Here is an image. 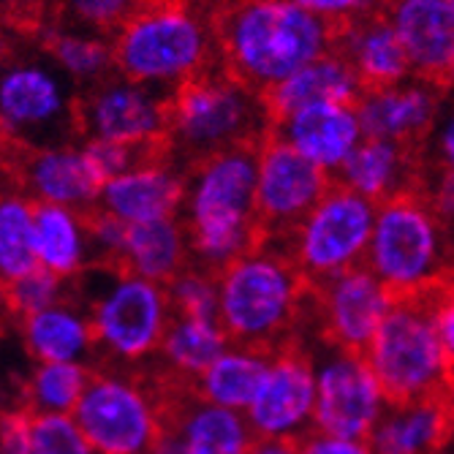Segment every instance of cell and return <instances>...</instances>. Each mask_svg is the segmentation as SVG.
Listing matches in <instances>:
<instances>
[{
	"label": "cell",
	"instance_id": "obj_15",
	"mask_svg": "<svg viewBox=\"0 0 454 454\" xmlns=\"http://www.w3.org/2000/svg\"><path fill=\"white\" fill-rule=\"evenodd\" d=\"M333 175H326L292 145L270 134L262 145L256 185V207L264 237L262 242L283 245L324 199V193L333 188Z\"/></svg>",
	"mask_w": 454,
	"mask_h": 454
},
{
	"label": "cell",
	"instance_id": "obj_38",
	"mask_svg": "<svg viewBox=\"0 0 454 454\" xmlns=\"http://www.w3.org/2000/svg\"><path fill=\"white\" fill-rule=\"evenodd\" d=\"M33 454H96L74 417H33Z\"/></svg>",
	"mask_w": 454,
	"mask_h": 454
},
{
	"label": "cell",
	"instance_id": "obj_28",
	"mask_svg": "<svg viewBox=\"0 0 454 454\" xmlns=\"http://www.w3.org/2000/svg\"><path fill=\"white\" fill-rule=\"evenodd\" d=\"M229 346L231 340L218 318L175 316L155 356V373L175 384L193 387Z\"/></svg>",
	"mask_w": 454,
	"mask_h": 454
},
{
	"label": "cell",
	"instance_id": "obj_13",
	"mask_svg": "<svg viewBox=\"0 0 454 454\" xmlns=\"http://www.w3.org/2000/svg\"><path fill=\"white\" fill-rule=\"evenodd\" d=\"M169 104L172 90L122 79L114 74L101 85L76 93L79 142H120V145H169Z\"/></svg>",
	"mask_w": 454,
	"mask_h": 454
},
{
	"label": "cell",
	"instance_id": "obj_33",
	"mask_svg": "<svg viewBox=\"0 0 454 454\" xmlns=\"http://www.w3.org/2000/svg\"><path fill=\"white\" fill-rule=\"evenodd\" d=\"M35 44L44 50L82 90L101 85L104 79H112L117 74L112 41H104L96 35H82L74 30H47L35 38Z\"/></svg>",
	"mask_w": 454,
	"mask_h": 454
},
{
	"label": "cell",
	"instance_id": "obj_10",
	"mask_svg": "<svg viewBox=\"0 0 454 454\" xmlns=\"http://www.w3.org/2000/svg\"><path fill=\"white\" fill-rule=\"evenodd\" d=\"M376 215L379 204L335 180L280 247L310 286H321L348 270L364 267Z\"/></svg>",
	"mask_w": 454,
	"mask_h": 454
},
{
	"label": "cell",
	"instance_id": "obj_2",
	"mask_svg": "<svg viewBox=\"0 0 454 454\" xmlns=\"http://www.w3.org/2000/svg\"><path fill=\"white\" fill-rule=\"evenodd\" d=\"M262 145L215 153L185 172L180 218L191 239L193 267L218 275L262 245L256 207Z\"/></svg>",
	"mask_w": 454,
	"mask_h": 454
},
{
	"label": "cell",
	"instance_id": "obj_21",
	"mask_svg": "<svg viewBox=\"0 0 454 454\" xmlns=\"http://www.w3.org/2000/svg\"><path fill=\"white\" fill-rule=\"evenodd\" d=\"M280 142L292 145L300 155L313 160L318 169L338 177L354 150L367 139L356 104L324 101L313 104L270 131Z\"/></svg>",
	"mask_w": 454,
	"mask_h": 454
},
{
	"label": "cell",
	"instance_id": "obj_40",
	"mask_svg": "<svg viewBox=\"0 0 454 454\" xmlns=\"http://www.w3.org/2000/svg\"><path fill=\"white\" fill-rule=\"evenodd\" d=\"M451 104H446L441 109V117L435 122V131L427 142L425 150V160H427V175H441V177H451L454 180V90L449 93Z\"/></svg>",
	"mask_w": 454,
	"mask_h": 454
},
{
	"label": "cell",
	"instance_id": "obj_4",
	"mask_svg": "<svg viewBox=\"0 0 454 454\" xmlns=\"http://www.w3.org/2000/svg\"><path fill=\"white\" fill-rule=\"evenodd\" d=\"M270 131L262 98L231 79L221 60L172 90L169 150L175 167L183 172L215 153L262 145Z\"/></svg>",
	"mask_w": 454,
	"mask_h": 454
},
{
	"label": "cell",
	"instance_id": "obj_11",
	"mask_svg": "<svg viewBox=\"0 0 454 454\" xmlns=\"http://www.w3.org/2000/svg\"><path fill=\"white\" fill-rule=\"evenodd\" d=\"M76 93L38 60H14L0 82L4 142L22 147L82 145L76 131Z\"/></svg>",
	"mask_w": 454,
	"mask_h": 454
},
{
	"label": "cell",
	"instance_id": "obj_39",
	"mask_svg": "<svg viewBox=\"0 0 454 454\" xmlns=\"http://www.w3.org/2000/svg\"><path fill=\"white\" fill-rule=\"evenodd\" d=\"M88 229H90V247H93V264L104 267H120L122 251H126V237H129V223L120 218L93 210L88 213Z\"/></svg>",
	"mask_w": 454,
	"mask_h": 454
},
{
	"label": "cell",
	"instance_id": "obj_23",
	"mask_svg": "<svg viewBox=\"0 0 454 454\" xmlns=\"http://www.w3.org/2000/svg\"><path fill=\"white\" fill-rule=\"evenodd\" d=\"M425 172V150L384 139H364L335 180L373 204H384L389 199L422 191Z\"/></svg>",
	"mask_w": 454,
	"mask_h": 454
},
{
	"label": "cell",
	"instance_id": "obj_9",
	"mask_svg": "<svg viewBox=\"0 0 454 454\" xmlns=\"http://www.w3.org/2000/svg\"><path fill=\"white\" fill-rule=\"evenodd\" d=\"M74 422L96 454H153L167 433V387L158 373L96 367Z\"/></svg>",
	"mask_w": 454,
	"mask_h": 454
},
{
	"label": "cell",
	"instance_id": "obj_47",
	"mask_svg": "<svg viewBox=\"0 0 454 454\" xmlns=\"http://www.w3.org/2000/svg\"><path fill=\"white\" fill-rule=\"evenodd\" d=\"M153 454H183V451H180L177 441H175L169 433H163V435H160V441H158V446L153 449Z\"/></svg>",
	"mask_w": 454,
	"mask_h": 454
},
{
	"label": "cell",
	"instance_id": "obj_22",
	"mask_svg": "<svg viewBox=\"0 0 454 454\" xmlns=\"http://www.w3.org/2000/svg\"><path fill=\"white\" fill-rule=\"evenodd\" d=\"M333 52L351 66L362 93H379L411 79L405 47L389 14L381 9L351 17Z\"/></svg>",
	"mask_w": 454,
	"mask_h": 454
},
{
	"label": "cell",
	"instance_id": "obj_32",
	"mask_svg": "<svg viewBox=\"0 0 454 454\" xmlns=\"http://www.w3.org/2000/svg\"><path fill=\"white\" fill-rule=\"evenodd\" d=\"M93 381L90 364L52 362L33 364L20 389V408L30 417H74Z\"/></svg>",
	"mask_w": 454,
	"mask_h": 454
},
{
	"label": "cell",
	"instance_id": "obj_50",
	"mask_svg": "<svg viewBox=\"0 0 454 454\" xmlns=\"http://www.w3.org/2000/svg\"><path fill=\"white\" fill-rule=\"evenodd\" d=\"M451 6H454V0H451Z\"/></svg>",
	"mask_w": 454,
	"mask_h": 454
},
{
	"label": "cell",
	"instance_id": "obj_14",
	"mask_svg": "<svg viewBox=\"0 0 454 454\" xmlns=\"http://www.w3.org/2000/svg\"><path fill=\"white\" fill-rule=\"evenodd\" d=\"M395 300L373 270L356 267L321 286H310L308 324H313L318 343L364 354Z\"/></svg>",
	"mask_w": 454,
	"mask_h": 454
},
{
	"label": "cell",
	"instance_id": "obj_35",
	"mask_svg": "<svg viewBox=\"0 0 454 454\" xmlns=\"http://www.w3.org/2000/svg\"><path fill=\"white\" fill-rule=\"evenodd\" d=\"M35 270V204L20 191H9L0 204V275H4V286Z\"/></svg>",
	"mask_w": 454,
	"mask_h": 454
},
{
	"label": "cell",
	"instance_id": "obj_3",
	"mask_svg": "<svg viewBox=\"0 0 454 454\" xmlns=\"http://www.w3.org/2000/svg\"><path fill=\"white\" fill-rule=\"evenodd\" d=\"M310 283L280 245L262 242L218 272V321L237 346L280 351L300 343Z\"/></svg>",
	"mask_w": 454,
	"mask_h": 454
},
{
	"label": "cell",
	"instance_id": "obj_41",
	"mask_svg": "<svg viewBox=\"0 0 454 454\" xmlns=\"http://www.w3.org/2000/svg\"><path fill=\"white\" fill-rule=\"evenodd\" d=\"M58 0H4V20L12 30L35 33L55 27Z\"/></svg>",
	"mask_w": 454,
	"mask_h": 454
},
{
	"label": "cell",
	"instance_id": "obj_17",
	"mask_svg": "<svg viewBox=\"0 0 454 454\" xmlns=\"http://www.w3.org/2000/svg\"><path fill=\"white\" fill-rule=\"evenodd\" d=\"M4 167L6 177L14 180V191L33 204H58L79 213L98 210L104 183L82 145L22 147L4 142Z\"/></svg>",
	"mask_w": 454,
	"mask_h": 454
},
{
	"label": "cell",
	"instance_id": "obj_36",
	"mask_svg": "<svg viewBox=\"0 0 454 454\" xmlns=\"http://www.w3.org/2000/svg\"><path fill=\"white\" fill-rule=\"evenodd\" d=\"M71 294H74V283L71 280H63V278L41 270V267L35 272L4 286L6 308L12 310V316L17 321L33 316L38 310H47V308L68 300Z\"/></svg>",
	"mask_w": 454,
	"mask_h": 454
},
{
	"label": "cell",
	"instance_id": "obj_46",
	"mask_svg": "<svg viewBox=\"0 0 454 454\" xmlns=\"http://www.w3.org/2000/svg\"><path fill=\"white\" fill-rule=\"evenodd\" d=\"M247 454H300V443L278 441V438H256L254 449Z\"/></svg>",
	"mask_w": 454,
	"mask_h": 454
},
{
	"label": "cell",
	"instance_id": "obj_26",
	"mask_svg": "<svg viewBox=\"0 0 454 454\" xmlns=\"http://www.w3.org/2000/svg\"><path fill=\"white\" fill-rule=\"evenodd\" d=\"M454 435V395L392 403L370 435L376 454H443Z\"/></svg>",
	"mask_w": 454,
	"mask_h": 454
},
{
	"label": "cell",
	"instance_id": "obj_18",
	"mask_svg": "<svg viewBox=\"0 0 454 454\" xmlns=\"http://www.w3.org/2000/svg\"><path fill=\"white\" fill-rule=\"evenodd\" d=\"M389 14L411 76L449 96L454 90V6L451 0H392Z\"/></svg>",
	"mask_w": 454,
	"mask_h": 454
},
{
	"label": "cell",
	"instance_id": "obj_31",
	"mask_svg": "<svg viewBox=\"0 0 454 454\" xmlns=\"http://www.w3.org/2000/svg\"><path fill=\"white\" fill-rule=\"evenodd\" d=\"M270 364H272V351L231 343L207 373L193 384V392L213 405L247 414V408L254 405L267 379Z\"/></svg>",
	"mask_w": 454,
	"mask_h": 454
},
{
	"label": "cell",
	"instance_id": "obj_19",
	"mask_svg": "<svg viewBox=\"0 0 454 454\" xmlns=\"http://www.w3.org/2000/svg\"><path fill=\"white\" fill-rule=\"evenodd\" d=\"M163 379V376H160ZM167 387V433L183 454H247L256 433L239 411L201 400L193 387L163 379Z\"/></svg>",
	"mask_w": 454,
	"mask_h": 454
},
{
	"label": "cell",
	"instance_id": "obj_5",
	"mask_svg": "<svg viewBox=\"0 0 454 454\" xmlns=\"http://www.w3.org/2000/svg\"><path fill=\"white\" fill-rule=\"evenodd\" d=\"M74 297L90 313L101 359L134 370L155 362L175 318L167 286L120 267L93 264L74 280Z\"/></svg>",
	"mask_w": 454,
	"mask_h": 454
},
{
	"label": "cell",
	"instance_id": "obj_44",
	"mask_svg": "<svg viewBox=\"0 0 454 454\" xmlns=\"http://www.w3.org/2000/svg\"><path fill=\"white\" fill-rule=\"evenodd\" d=\"M300 454H376V449L370 441L338 438L313 430L305 441H300Z\"/></svg>",
	"mask_w": 454,
	"mask_h": 454
},
{
	"label": "cell",
	"instance_id": "obj_30",
	"mask_svg": "<svg viewBox=\"0 0 454 454\" xmlns=\"http://www.w3.org/2000/svg\"><path fill=\"white\" fill-rule=\"evenodd\" d=\"M191 264V239L180 215L129 226L120 270H129L145 280L169 286Z\"/></svg>",
	"mask_w": 454,
	"mask_h": 454
},
{
	"label": "cell",
	"instance_id": "obj_48",
	"mask_svg": "<svg viewBox=\"0 0 454 454\" xmlns=\"http://www.w3.org/2000/svg\"><path fill=\"white\" fill-rule=\"evenodd\" d=\"M443 454H454V435H451V441H449V446H446V451Z\"/></svg>",
	"mask_w": 454,
	"mask_h": 454
},
{
	"label": "cell",
	"instance_id": "obj_42",
	"mask_svg": "<svg viewBox=\"0 0 454 454\" xmlns=\"http://www.w3.org/2000/svg\"><path fill=\"white\" fill-rule=\"evenodd\" d=\"M430 300H433V310H435L438 335H441L443 351L449 356L451 376H454V275L435 288Z\"/></svg>",
	"mask_w": 454,
	"mask_h": 454
},
{
	"label": "cell",
	"instance_id": "obj_49",
	"mask_svg": "<svg viewBox=\"0 0 454 454\" xmlns=\"http://www.w3.org/2000/svg\"><path fill=\"white\" fill-rule=\"evenodd\" d=\"M392 4V0H379V9H384V6H389Z\"/></svg>",
	"mask_w": 454,
	"mask_h": 454
},
{
	"label": "cell",
	"instance_id": "obj_8",
	"mask_svg": "<svg viewBox=\"0 0 454 454\" xmlns=\"http://www.w3.org/2000/svg\"><path fill=\"white\" fill-rule=\"evenodd\" d=\"M389 403L451 397L454 376L443 351L430 294L397 297L364 351Z\"/></svg>",
	"mask_w": 454,
	"mask_h": 454
},
{
	"label": "cell",
	"instance_id": "obj_37",
	"mask_svg": "<svg viewBox=\"0 0 454 454\" xmlns=\"http://www.w3.org/2000/svg\"><path fill=\"white\" fill-rule=\"evenodd\" d=\"M169 302L175 316L218 318V275L201 267H188L169 286Z\"/></svg>",
	"mask_w": 454,
	"mask_h": 454
},
{
	"label": "cell",
	"instance_id": "obj_24",
	"mask_svg": "<svg viewBox=\"0 0 454 454\" xmlns=\"http://www.w3.org/2000/svg\"><path fill=\"white\" fill-rule=\"evenodd\" d=\"M185 201V172L172 160L150 163L104 185L98 210L120 218L122 223H150L177 218Z\"/></svg>",
	"mask_w": 454,
	"mask_h": 454
},
{
	"label": "cell",
	"instance_id": "obj_1",
	"mask_svg": "<svg viewBox=\"0 0 454 454\" xmlns=\"http://www.w3.org/2000/svg\"><path fill=\"white\" fill-rule=\"evenodd\" d=\"M348 20H326L288 0H226L207 14L223 68L259 98L333 52Z\"/></svg>",
	"mask_w": 454,
	"mask_h": 454
},
{
	"label": "cell",
	"instance_id": "obj_25",
	"mask_svg": "<svg viewBox=\"0 0 454 454\" xmlns=\"http://www.w3.org/2000/svg\"><path fill=\"white\" fill-rule=\"evenodd\" d=\"M17 333L33 364H52V362L90 364L98 356L90 313L74 294L47 310L20 318Z\"/></svg>",
	"mask_w": 454,
	"mask_h": 454
},
{
	"label": "cell",
	"instance_id": "obj_16",
	"mask_svg": "<svg viewBox=\"0 0 454 454\" xmlns=\"http://www.w3.org/2000/svg\"><path fill=\"white\" fill-rule=\"evenodd\" d=\"M316 359L300 340L272 354L267 379L247 408L256 438L305 441L316 430Z\"/></svg>",
	"mask_w": 454,
	"mask_h": 454
},
{
	"label": "cell",
	"instance_id": "obj_29",
	"mask_svg": "<svg viewBox=\"0 0 454 454\" xmlns=\"http://www.w3.org/2000/svg\"><path fill=\"white\" fill-rule=\"evenodd\" d=\"M38 267L63 280H76L93 267L88 213L58 204H35Z\"/></svg>",
	"mask_w": 454,
	"mask_h": 454
},
{
	"label": "cell",
	"instance_id": "obj_27",
	"mask_svg": "<svg viewBox=\"0 0 454 454\" xmlns=\"http://www.w3.org/2000/svg\"><path fill=\"white\" fill-rule=\"evenodd\" d=\"M359 98H362V88L356 82V74L340 55L329 52L308 63L302 71L288 76L280 85H275L270 93H264L262 104L270 117V129H275L278 122L288 120L292 114L313 104H324V101L359 104Z\"/></svg>",
	"mask_w": 454,
	"mask_h": 454
},
{
	"label": "cell",
	"instance_id": "obj_45",
	"mask_svg": "<svg viewBox=\"0 0 454 454\" xmlns=\"http://www.w3.org/2000/svg\"><path fill=\"white\" fill-rule=\"evenodd\" d=\"M305 12L321 14L326 20H348V17H359L364 12L379 9V0H288Z\"/></svg>",
	"mask_w": 454,
	"mask_h": 454
},
{
	"label": "cell",
	"instance_id": "obj_34",
	"mask_svg": "<svg viewBox=\"0 0 454 454\" xmlns=\"http://www.w3.org/2000/svg\"><path fill=\"white\" fill-rule=\"evenodd\" d=\"M167 4L175 0H58L52 30L85 27L96 38L114 41L129 25Z\"/></svg>",
	"mask_w": 454,
	"mask_h": 454
},
{
	"label": "cell",
	"instance_id": "obj_6",
	"mask_svg": "<svg viewBox=\"0 0 454 454\" xmlns=\"http://www.w3.org/2000/svg\"><path fill=\"white\" fill-rule=\"evenodd\" d=\"M364 267L395 297L433 294L454 275V231L422 191L379 204Z\"/></svg>",
	"mask_w": 454,
	"mask_h": 454
},
{
	"label": "cell",
	"instance_id": "obj_43",
	"mask_svg": "<svg viewBox=\"0 0 454 454\" xmlns=\"http://www.w3.org/2000/svg\"><path fill=\"white\" fill-rule=\"evenodd\" d=\"M33 417L25 408L6 411L0 427V454H33Z\"/></svg>",
	"mask_w": 454,
	"mask_h": 454
},
{
	"label": "cell",
	"instance_id": "obj_20",
	"mask_svg": "<svg viewBox=\"0 0 454 454\" xmlns=\"http://www.w3.org/2000/svg\"><path fill=\"white\" fill-rule=\"evenodd\" d=\"M446 96L419 79H405L403 85L362 93L356 109L367 139H384L414 150H427Z\"/></svg>",
	"mask_w": 454,
	"mask_h": 454
},
{
	"label": "cell",
	"instance_id": "obj_12",
	"mask_svg": "<svg viewBox=\"0 0 454 454\" xmlns=\"http://www.w3.org/2000/svg\"><path fill=\"white\" fill-rule=\"evenodd\" d=\"M316 359V433L370 441L392 405L364 354L318 343Z\"/></svg>",
	"mask_w": 454,
	"mask_h": 454
},
{
	"label": "cell",
	"instance_id": "obj_7",
	"mask_svg": "<svg viewBox=\"0 0 454 454\" xmlns=\"http://www.w3.org/2000/svg\"><path fill=\"white\" fill-rule=\"evenodd\" d=\"M112 55L122 79L160 90H175L221 60L207 20L188 0H175L129 25L112 41Z\"/></svg>",
	"mask_w": 454,
	"mask_h": 454
}]
</instances>
